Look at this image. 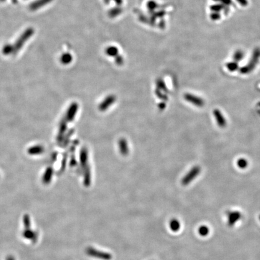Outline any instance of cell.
<instances>
[{
	"label": "cell",
	"instance_id": "12",
	"mask_svg": "<svg viewBox=\"0 0 260 260\" xmlns=\"http://www.w3.org/2000/svg\"><path fill=\"white\" fill-rule=\"evenodd\" d=\"M44 151L43 147L41 146H32L29 150V153L31 155H38Z\"/></svg>",
	"mask_w": 260,
	"mask_h": 260
},
{
	"label": "cell",
	"instance_id": "15",
	"mask_svg": "<svg viewBox=\"0 0 260 260\" xmlns=\"http://www.w3.org/2000/svg\"><path fill=\"white\" fill-rule=\"evenodd\" d=\"M227 68L230 71H234L237 69L238 65L237 63H229L227 65Z\"/></svg>",
	"mask_w": 260,
	"mask_h": 260
},
{
	"label": "cell",
	"instance_id": "17",
	"mask_svg": "<svg viewBox=\"0 0 260 260\" xmlns=\"http://www.w3.org/2000/svg\"><path fill=\"white\" fill-rule=\"evenodd\" d=\"M259 219H260V216H259Z\"/></svg>",
	"mask_w": 260,
	"mask_h": 260
},
{
	"label": "cell",
	"instance_id": "9",
	"mask_svg": "<svg viewBox=\"0 0 260 260\" xmlns=\"http://www.w3.org/2000/svg\"><path fill=\"white\" fill-rule=\"evenodd\" d=\"M80 162L83 169H86L88 166V153L87 150L85 148L82 149L80 152Z\"/></svg>",
	"mask_w": 260,
	"mask_h": 260
},
{
	"label": "cell",
	"instance_id": "6",
	"mask_svg": "<svg viewBox=\"0 0 260 260\" xmlns=\"http://www.w3.org/2000/svg\"><path fill=\"white\" fill-rule=\"evenodd\" d=\"M213 114L219 127L220 128L225 127L227 125V121L219 109H214L213 111Z\"/></svg>",
	"mask_w": 260,
	"mask_h": 260
},
{
	"label": "cell",
	"instance_id": "7",
	"mask_svg": "<svg viewBox=\"0 0 260 260\" xmlns=\"http://www.w3.org/2000/svg\"><path fill=\"white\" fill-rule=\"evenodd\" d=\"M78 109V104L76 103L72 104L69 108L68 109V110L66 113V121L71 122L73 120V119L75 118V115L77 113V110Z\"/></svg>",
	"mask_w": 260,
	"mask_h": 260
},
{
	"label": "cell",
	"instance_id": "1",
	"mask_svg": "<svg viewBox=\"0 0 260 260\" xmlns=\"http://www.w3.org/2000/svg\"><path fill=\"white\" fill-rule=\"evenodd\" d=\"M86 253L90 257L95 258L98 259L103 260H110L112 258V256L108 252L100 251L94 247H88L86 249Z\"/></svg>",
	"mask_w": 260,
	"mask_h": 260
},
{
	"label": "cell",
	"instance_id": "11",
	"mask_svg": "<svg viewBox=\"0 0 260 260\" xmlns=\"http://www.w3.org/2000/svg\"><path fill=\"white\" fill-rule=\"evenodd\" d=\"M84 184L86 186H89L90 184V181H91V175H90V167L88 166L86 169H84Z\"/></svg>",
	"mask_w": 260,
	"mask_h": 260
},
{
	"label": "cell",
	"instance_id": "16",
	"mask_svg": "<svg viewBox=\"0 0 260 260\" xmlns=\"http://www.w3.org/2000/svg\"><path fill=\"white\" fill-rule=\"evenodd\" d=\"M242 57H243V55H242V53H237L235 55V56H234V59H235V60H237V61H239V60H240L241 59H242Z\"/></svg>",
	"mask_w": 260,
	"mask_h": 260
},
{
	"label": "cell",
	"instance_id": "5",
	"mask_svg": "<svg viewBox=\"0 0 260 260\" xmlns=\"http://www.w3.org/2000/svg\"><path fill=\"white\" fill-rule=\"evenodd\" d=\"M116 101V97L114 95H109L105 98L104 100L99 104V109L100 111L104 112L108 109Z\"/></svg>",
	"mask_w": 260,
	"mask_h": 260
},
{
	"label": "cell",
	"instance_id": "10",
	"mask_svg": "<svg viewBox=\"0 0 260 260\" xmlns=\"http://www.w3.org/2000/svg\"><path fill=\"white\" fill-rule=\"evenodd\" d=\"M169 225H170V229L173 232H178L179 230L180 229V228H181V224H180L179 221L176 219H174L171 220Z\"/></svg>",
	"mask_w": 260,
	"mask_h": 260
},
{
	"label": "cell",
	"instance_id": "2",
	"mask_svg": "<svg viewBox=\"0 0 260 260\" xmlns=\"http://www.w3.org/2000/svg\"><path fill=\"white\" fill-rule=\"evenodd\" d=\"M201 167L198 166H195L191 169V170L183 177L181 180V183L183 185H189L192 181H193L200 174Z\"/></svg>",
	"mask_w": 260,
	"mask_h": 260
},
{
	"label": "cell",
	"instance_id": "8",
	"mask_svg": "<svg viewBox=\"0 0 260 260\" xmlns=\"http://www.w3.org/2000/svg\"><path fill=\"white\" fill-rule=\"evenodd\" d=\"M119 148L120 152L123 155H127L129 152L127 142L124 139H121L119 141Z\"/></svg>",
	"mask_w": 260,
	"mask_h": 260
},
{
	"label": "cell",
	"instance_id": "4",
	"mask_svg": "<svg viewBox=\"0 0 260 260\" xmlns=\"http://www.w3.org/2000/svg\"><path fill=\"white\" fill-rule=\"evenodd\" d=\"M242 218V214L238 211H229L228 212V224L232 227Z\"/></svg>",
	"mask_w": 260,
	"mask_h": 260
},
{
	"label": "cell",
	"instance_id": "3",
	"mask_svg": "<svg viewBox=\"0 0 260 260\" xmlns=\"http://www.w3.org/2000/svg\"><path fill=\"white\" fill-rule=\"evenodd\" d=\"M184 98L187 102L195 105V106L198 107H202L205 104V101L203 99L198 97L195 95L186 94L184 95Z\"/></svg>",
	"mask_w": 260,
	"mask_h": 260
},
{
	"label": "cell",
	"instance_id": "13",
	"mask_svg": "<svg viewBox=\"0 0 260 260\" xmlns=\"http://www.w3.org/2000/svg\"><path fill=\"white\" fill-rule=\"evenodd\" d=\"M198 232L202 237H206L210 233V229L205 225H202L199 228Z\"/></svg>",
	"mask_w": 260,
	"mask_h": 260
},
{
	"label": "cell",
	"instance_id": "14",
	"mask_svg": "<svg viewBox=\"0 0 260 260\" xmlns=\"http://www.w3.org/2000/svg\"><path fill=\"white\" fill-rule=\"evenodd\" d=\"M237 166L239 168H240L242 169H244L246 168L247 166H248V162L245 159L242 158V159H239L237 160Z\"/></svg>",
	"mask_w": 260,
	"mask_h": 260
}]
</instances>
